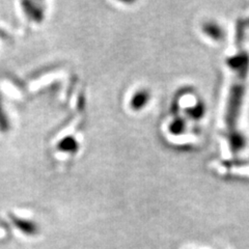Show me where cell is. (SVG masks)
<instances>
[{
	"label": "cell",
	"instance_id": "cell-1",
	"mask_svg": "<svg viewBox=\"0 0 249 249\" xmlns=\"http://www.w3.org/2000/svg\"><path fill=\"white\" fill-rule=\"evenodd\" d=\"M12 220L13 223L23 233L28 236H34L36 235L38 231V228L37 225L35 222H31L25 219H21V218L12 216Z\"/></svg>",
	"mask_w": 249,
	"mask_h": 249
},
{
	"label": "cell",
	"instance_id": "cell-2",
	"mask_svg": "<svg viewBox=\"0 0 249 249\" xmlns=\"http://www.w3.org/2000/svg\"><path fill=\"white\" fill-rule=\"evenodd\" d=\"M58 149L68 153H75L78 150V143L73 137H66L59 142Z\"/></svg>",
	"mask_w": 249,
	"mask_h": 249
},
{
	"label": "cell",
	"instance_id": "cell-3",
	"mask_svg": "<svg viewBox=\"0 0 249 249\" xmlns=\"http://www.w3.org/2000/svg\"><path fill=\"white\" fill-rule=\"evenodd\" d=\"M23 5L25 6L24 10L31 20L36 21V22H40L43 20V11L40 9V7H36V4H34V3H30L31 7H28L24 3H23Z\"/></svg>",
	"mask_w": 249,
	"mask_h": 249
},
{
	"label": "cell",
	"instance_id": "cell-4",
	"mask_svg": "<svg viewBox=\"0 0 249 249\" xmlns=\"http://www.w3.org/2000/svg\"><path fill=\"white\" fill-rule=\"evenodd\" d=\"M10 128V123L7 121L6 115L3 111V107L1 103V98H0V130L5 132Z\"/></svg>",
	"mask_w": 249,
	"mask_h": 249
},
{
	"label": "cell",
	"instance_id": "cell-5",
	"mask_svg": "<svg viewBox=\"0 0 249 249\" xmlns=\"http://www.w3.org/2000/svg\"><path fill=\"white\" fill-rule=\"evenodd\" d=\"M144 93L142 92V93H138V95H136L133 99V103H132V106H133L134 108H137V107H140L142 106L143 103H144Z\"/></svg>",
	"mask_w": 249,
	"mask_h": 249
}]
</instances>
